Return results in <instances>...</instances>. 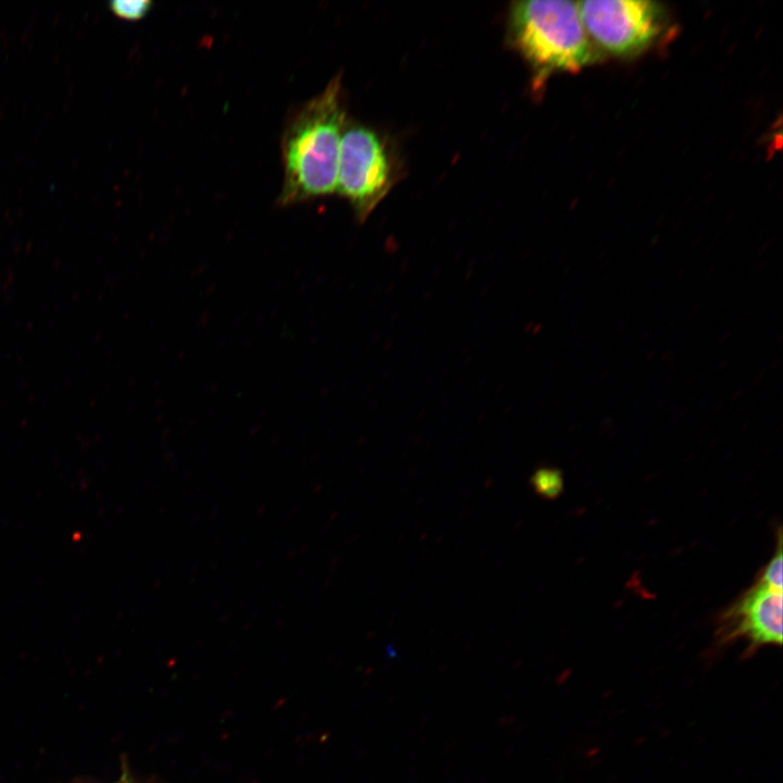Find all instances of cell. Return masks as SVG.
<instances>
[{
  "instance_id": "6da1fadb",
  "label": "cell",
  "mask_w": 783,
  "mask_h": 783,
  "mask_svg": "<svg viewBox=\"0 0 783 783\" xmlns=\"http://www.w3.org/2000/svg\"><path fill=\"white\" fill-rule=\"evenodd\" d=\"M341 77L302 104L282 136L284 178L279 206H290L336 191L340 141L346 125Z\"/></svg>"
},
{
  "instance_id": "7a4b0ae2",
  "label": "cell",
  "mask_w": 783,
  "mask_h": 783,
  "mask_svg": "<svg viewBox=\"0 0 783 783\" xmlns=\"http://www.w3.org/2000/svg\"><path fill=\"white\" fill-rule=\"evenodd\" d=\"M509 37L538 83L556 72H576L597 53L583 26L577 2L517 1L509 11Z\"/></svg>"
},
{
  "instance_id": "3957f363",
  "label": "cell",
  "mask_w": 783,
  "mask_h": 783,
  "mask_svg": "<svg viewBox=\"0 0 783 783\" xmlns=\"http://www.w3.org/2000/svg\"><path fill=\"white\" fill-rule=\"evenodd\" d=\"M389 147L374 129L348 123L344 127L336 191L351 204L356 217L364 221L394 184Z\"/></svg>"
},
{
  "instance_id": "277c9868",
  "label": "cell",
  "mask_w": 783,
  "mask_h": 783,
  "mask_svg": "<svg viewBox=\"0 0 783 783\" xmlns=\"http://www.w3.org/2000/svg\"><path fill=\"white\" fill-rule=\"evenodd\" d=\"M577 8L588 37L616 55L644 51L663 28V10L654 1L586 0Z\"/></svg>"
},
{
  "instance_id": "5b68a950",
  "label": "cell",
  "mask_w": 783,
  "mask_h": 783,
  "mask_svg": "<svg viewBox=\"0 0 783 783\" xmlns=\"http://www.w3.org/2000/svg\"><path fill=\"white\" fill-rule=\"evenodd\" d=\"M782 591L757 581L730 604L717 620L719 645L743 639L748 657L763 646L782 644Z\"/></svg>"
},
{
  "instance_id": "8992f818",
  "label": "cell",
  "mask_w": 783,
  "mask_h": 783,
  "mask_svg": "<svg viewBox=\"0 0 783 783\" xmlns=\"http://www.w3.org/2000/svg\"><path fill=\"white\" fill-rule=\"evenodd\" d=\"M530 483L539 497L548 500L557 499L564 486L562 472L550 467L537 469L532 474Z\"/></svg>"
},
{
  "instance_id": "52a82bcc",
  "label": "cell",
  "mask_w": 783,
  "mask_h": 783,
  "mask_svg": "<svg viewBox=\"0 0 783 783\" xmlns=\"http://www.w3.org/2000/svg\"><path fill=\"white\" fill-rule=\"evenodd\" d=\"M153 3L149 0H114L109 9L116 17L126 21H139L148 15Z\"/></svg>"
},
{
  "instance_id": "ba28073f",
  "label": "cell",
  "mask_w": 783,
  "mask_h": 783,
  "mask_svg": "<svg viewBox=\"0 0 783 783\" xmlns=\"http://www.w3.org/2000/svg\"><path fill=\"white\" fill-rule=\"evenodd\" d=\"M782 533L781 529H779L776 549L769 562L762 568L757 581L782 591Z\"/></svg>"
},
{
  "instance_id": "9c48e42d",
  "label": "cell",
  "mask_w": 783,
  "mask_h": 783,
  "mask_svg": "<svg viewBox=\"0 0 783 783\" xmlns=\"http://www.w3.org/2000/svg\"><path fill=\"white\" fill-rule=\"evenodd\" d=\"M117 783H135V782H133L132 779L129 778L128 773L126 771H124Z\"/></svg>"
}]
</instances>
